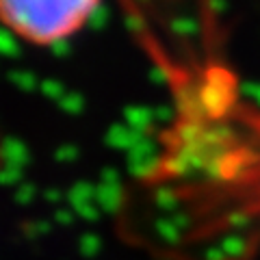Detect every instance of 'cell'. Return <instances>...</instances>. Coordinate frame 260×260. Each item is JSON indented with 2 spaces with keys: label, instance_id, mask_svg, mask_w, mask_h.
I'll return each mask as SVG.
<instances>
[{
  "label": "cell",
  "instance_id": "cell-1",
  "mask_svg": "<svg viewBox=\"0 0 260 260\" xmlns=\"http://www.w3.org/2000/svg\"><path fill=\"white\" fill-rule=\"evenodd\" d=\"M102 0H0L3 24L18 42L50 48L89 26Z\"/></svg>",
  "mask_w": 260,
  "mask_h": 260
}]
</instances>
